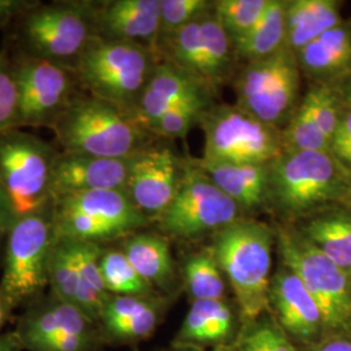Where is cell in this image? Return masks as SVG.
Returning a JSON list of instances; mask_svg holds the SVG:
<instances>
[{"label": "cell", "mask_w": 351, "mask_h": 351, "mask_svg": "<svg viewBox=\"0 0 351 351\" xmlns=\"http://www.w3.org/2000/svg\"><path fill=\"white\" fill-rule=\"evenodd\" d=\"M239 308L226 300L193 301L172 341L175 350H206L232 346L241 330Z\"/></svg>", "instance_id": "20"}, {"label": "cell", "mask_w": 351, "mask_h": 351, "mask_svg": "<svg viewBox=\"0 0 351 351\" xmlns=\"http://www.w3.org/2000/svg\"><path fill=\"white\" fill-rule=\"evenodd\" d=\"M302 104L307 108L316 125L320 128L332 145L345 107L339 86L314 84L306 93Z\"/></svg>", "instance_id": "35"}, {"label": "cell", "mask_w": 351, "mask_h": 351, "mask_svg": "<svg viewBox=\"0 0 351 351\" xmlns=\"http://www.w3.org/2000/svg\"><path fill=\"white\" fill-rule=\"evenodd\" d=\"M275 232L281 264L300 277L319 306L326 336L351 335L349 272L317 250L297 226H277Z\"/></svg>", "instance_id": "7"}, {"label": "cell", "mask_w": 351, "mask_h": 351, "mask_svg": "<svg viewBox=\"0 0 351 351\" xmlns=\"http://www.w3.org/2000/svg\"><path fill=\"white\" fill-rule=\"evenodd\" d=\"M204 108L206 101L177 104L152 125L150 132L165 138H182L188 134L193 124L198 121Z\"/></svg>", "instance_id": "38"}, {"label": "cell", "mask_w": 351, "mask_h": 351, "mask_svg": "<svg viewBox=\"0 0 351 351\" xmlns=\"http://www.w3.org/2000/svg\"><path fill=\"white\" fill-rule=\"evenodd\" d=\"M3 239H5V230L3 229V226H0V242Z\"/></svg>", "instance_id": "49"}, {"label": "cell", "mask_w": 351, "mask_h": 351, "mask_svg": "<svg viewBox=\"0 0 351 351\" xmlns=\"http://www.w3.org/2000/svg\"><path fill=\"white\" fill-rule=\"evenodd\" d=\"M295 55L301 72L314 84L339 86L351 75L350 20H342Z\"/></svg>", "instance_id": "22"}, {"label": "cell", "mask_w": 351, "mask_h": 351, "mask_svg": "<svg viewBox=\"0 0 351 351\" xmlns=\"http://www.w3.org/2000/svg\"><path fill=\"white\" fill-rule=\"evenodd\" d=\"M204 110L198 119L204 133L203 162L268 164L282 154L278 128L265 124L237 106Z\"/></svg>", "instance_id": "10"}, {"label": "cell", "mask_w": 351, "mask_h": 351, "mask_svg": "<svg viewBox=\"0 0 351 351\" xmlns=\"http://www.w3.org/2000/svg\"><path fill=\"white\" fill-rule=\"evenodd\" d=\"M287 3L285 0H269L258 23L243 36L232 40L239 58L251 63L285 47Z\"/></svg>", "instance_id": "28"}, {"label": "cell", "mask_w": 351, "mask_h": 351, "mask_svg": "<svg viewBox=\"0 0 351 351\" xmlns=\"http://www.w3.org/2000/svg\"><path fill=\"white\" fill-rule=\"evenodd\" d=\"M274 245L275 229L251 219H237L213 233L210 247L233 290L242 323L269 313Z\"/></svg>", "instance_id": "1"}, {"label": "cell", "mask_w": 351, "mask_h": 351, "mask_svg": "<svg viewBox=\"0 0 351 351\" xmlns=\"http://www.w3.org/2000/svg\"><path fill=\"white\" fill-rule=\"evenodd\" d=\"M13 310L10 307V304L5 301L1 290H0V335L4 332V328L7 323L12 317Z\"/></svg>", "instance_id": "45"}, {"label": "cell", "mask_w": 351, "mask_h": 351, "mask_svg": "<svg viewBox=\"0 0 351 351\" xmlns=\"http://www.w3.org/2000/svg\"><path fill=\"white\" fill-rule=\"evenodd\" d=\"M239 213V206L191 163L182 167L175 198L155 223L165 237L190 239L236 221Z\"/></svg>", "instance_id": "12"}, {"label": "cell", "mask_w": 351, "mask_h": 351, "mask_svg": "<svg viewBox=\"0 0 351 351\" xmlns=\"http://www.w3.org/2000/svg\"><path fill=\"white\" fill-rule=\"evenodd\" d=\"M12 71L19 97L16 128H51L75 98L78 81L66 65L21 53Z\"/></svg>", "instance_id": "13"}, {"label": "cell", "mask_w": 351, "mask_h": 351, "mask_svg": "<svg viewBox=\"0 0 351 351\" xmlns=\"http://www.w3.org/2000/svg\"><path fill=\"white\" fill-rule=\"evenodd\" d=\"M13 330L21 341L24 351L29 343L53 336H82L103 339L95 320L50 290L26 306Z\"/></svg>", "instance_id": "17"}, {"label": "cell", "mask_w": 351, "mask_h": 351, "mask_svg": "<svg viewBox=\"0 0 351 351\" xmlns=\"http://www.w3.org/2000/svg\"><path fill=\"white\" fill-rule=\"evenodd\" d=\"M301 351H351V335H330L326 336L311 346L300 349Z\"/></svg>", "instance_id": "42"}, {"label": "cell", "mask_w": 351, "mask_h": 351, "mask_svg": "<svg viewBox=\"0 0 351 351\" xmlns=\"http://www.w3.org/2000/svg\"><path fill=\"white\" fill-rule=\"evenodd\" d=\"M204 84L201 77L167 60L158 63L139 97L132 119L150 132L152 125L177 104L204 101Z\"/></svg>", "instance_id": "19"}, {"label": "cell", "mask_w": 351, "mask_h": 351, "mask_svg": "<svg viewBox=\"0 0 351 351\" xmlns=\"http://www.w3.org/2000/svg\"><path fill=\"white\" fill-rule=\"evenodd\" d=\"M202 50L199 77L206 82L220 80L230 62V37L219 24L213 12L202 16Z\"/></svg>", "instance_id": "32"}, {"label": "cell", "mask_w": 351, "mask_h": 351, "mask_svg": "<svg viewBox=\"0 0 351 351\" xmlns=\"http://www.w3.org/2000/svg\"><path fill=\"white\" fill-rule=\"evenodd\" d=\"M297 229L339 268L351 269V210L330 206L307 216Z\"/></svg>", "instance_id": "25"}, {"label": "cell", "mask_w": 351, "mask_h": 351, "mask_svg": "<svg viewBox=\"0 0 351 351\" xmlns=\"http://www.w3.org/2000/svg\"><path fill=\"white\" fill-rule=\"evenodd\" d=\"M52 221L56 239L98 245L125 239L152 223L121 190L56 197L52 201Z\"/></svg>", "instance_id": "6"}, {"label": "cell", "mask_w": 351, "mask_h": 351, "mask_svg": "<svg viewBox=\"0 0 351 351\" xmlns=\"http://www.w3.org/2000/svg\"><path fill=\"white\" fill-rule=\"evenodd\" d=\"M269 313L300 349L326 337V326L319 306L300 277L284 264L272 276Z\"/></svg>", "instance_id": "15"}, {"label": "cell", "mask_w": 351, "mask_h": 351, "mask_svg": "<svg viewBox=\"0 0 351 351\" xmlns=\"http://www.w3.org/2000/svg\"><path fill=\"white\" fill-rule=\"evenodd\" d=\"M268 3L269 0H220L213 3V14L234 40L258 23Z\"/></svg>", "instance_id": "36"}, {"label": "cell", "mask_w": 351, "mask_h": 351, "mask_svg": "<svg viewBox=\"0 0 351 351\" xmlns=\"http://www.w3.org/2000/svg\"><path fill=\"white\" fill-rule=\"evenodd\" d=\"M17 107L19 97L12 62L7 51H0V132L16 128Z\"/></svg>", "instance_id": "39"}, {"label": "cell", "mask_w": 351, "mask_h": 351, "mask_svg": "<svg viewBox=\"0 0 351 351\" xmlns=\"http://www.w3.org/2000/svg\"><path fill=\"white\" fill-rule=\"evenodd\" d=\"M155 65L154 52L146 46L95 37L72 69L91 97L111 103L132 117Z\"/></svg>", "instance_id": "4"}, {"label": "cell", "mask_w": 351, "mask_h": 351, "mask_svg": "<svg viewBox=\"0 0 351 351\" xmlns=\"http://www.w3.org/2000/svg\"><path fill=\"white\" fill-rule=\"evenodd\" d=\"M16 220H17V217L13 213L11 202L8 199L7 193L0 181V226H3V229L5 230V234L11 229V226L14 224Z\"/></svg>", "instance_id": "43"}, {"label": "cell", "mask_w": 351, "mask_h": 351, "mask_svg": "<svg viewBox=\"0 0 351 351\" xmlns=\"http://www.w3.org/2000/svg\"><path fill=\"white\" fill-rule=\"evenodd\" d=\"M64 152L125 159L146 146L145 129L128 113L94 97H75L52 124Z\"/></svg>", "instance_id": "3"}, {"label": "cell", "mask_w": 351, "mask_h": 351, "mask_svg": "<svg viewBox=\"0 0 351 351\" xmlns=\"http://www.w3.org/2000/svg\"><path fill=\"white\" fill-rule=\"evenodd\" d=\"M14 26L24 55L73 68L88 43L98 37L97 3H38Z\"/></svg>", "instance_id": "5"}, {"label": "cell", "mask_w": 351, "mask_h": 351, "mask_svg": "<svg viewBox=\"0 0 351 351\" xmlns=\"http://www.w3.org/2000/svg\"><path fill=\"white\" fill-rule=\"evenodd\" d=\"M37 4L32 0H0V30L14 25Z\"/></svg>", "instance_id": "41"}, {"label": "cell", "mask_w": 351, "mask_h": 351, "mask_svg": "<svg viewBox=\"0 0 351 351\" xmlns=\"http://www.w3.org/2000/svg\"><path fill=\"white\" fill-rule=\"evenodd\" d=\"M349 281H350V291H351V269L349 271Z\"/></svg>", "instance_id": "50"}, {"label": "cell", "mask_w": 351, "mask_h": 351, "mask_svg": "<svg viewBox=\"0 0 351 351\" xmlns=\"http://www.w3.org/2000/svg\"><path fill=\"white\" fill-rule=\"evenodd\" d=\"M119 247L154 290L173 297L177 274L168 237L156 232L139 230L120 239Z\"/></svg>", "instance_id": "23"}, {"label": "cell", "mask_w": 351, "mask_h": 351, "mask_svg": "<svg viewBox=\"0 0 351 351\" xmlns=\"http://www.w3.org/2000/svg\"><path fill=\"white\" fill-rule=\"evenodd\" d=\"M58 154L20 128L0 132V181L17 219L50 208Z\"/></svg>", "instance_id": "9"}, {"label": "cell", "mask_w": 351, "mask_h": 351, "mask_svg": "<svg viewBox=\"0 0 351 351\" xmlns=\"http://www.w3.org/2000/svg\"><path fill=\"white\" fill-rule=\"evenodd\" d=\"M0 351H24L21 341L13 329L4 330L0 335Z\"/></svg>", "instance_id": "44"}, {"label": "cell", "mask_w": 351, "mask_h": 351, "mask_svg": "<svg viewBox=\"0 0 351 351\" xmlns=\"http://www.w3.org/2000/svg\"><path fill=\"white\" fill-rule=\"evenodd\" d=\"M201 19L160 39L156 45H162V49L167 55V62L198 77L203 50Z\"/></svg>", "instance_id": "33"}, {"label": "cell", "mask_w": 351, "mask_h": 351, "mask_svg": "<svg viewBox=\"0 0 351 351\" xmlns=\"http://www.w3.org/2000/svg\"><path fill=\"white\" fill-rule=\"evenodd\" d=\"M213 184L242 210H254L268 203V164L193 162Z\"/></svg>", "instance_id": "24"}, {"label": "cell", "mask_w": 351, "mask_h": 351, "mask_svg": "<svg viewBox=\"0 0 351 351\" xmlns=\"http://www.w3.org/2000/svg\"><path fill=\"white\" fill-rule=\"evenodd\" d=\"M281 147L282 152H330V141L316 125L302 101L281 130Z\"/></svg>", "instance_id": "34"}, {"label": "cell", "mask_w": 351, "mask_h": 351, "mask_svg": "<svg viewBox=\"0 0 351 351\" xmlns=\"http://www.w3.org/2000/svg\"><path fill=\"white\" fill-rule=\"evenodd\" d=\"M350 178L330 152H282L268 163V203L284 217L302 219L341 204Z\"/></svg>", "instance_id": "2"}, {"label": "cell", "mask_w": 351, "mask_h": 351, "mask_svg": "<svg viewBox=\"0 0 351 351\" xmlns=\"http://www.w3.org/2000/svg\"><path fill=\"white\" fill-rule=\"evenodd\" d=\"M342 101L345 103V106L351 107V75L349 78H346L339 86Z\"/></svg>", "instance_id": "46"}, {"label": "cell", "mask_w": 351, "mask_h": 351, "mask_svg": "<svg viewBox=\"0 0 351 351\" xmlns=\"http://www.w3.org/2000/svg\"><path fill=\"white\" fill-rule=\"evenodd\" d=\"M330 154L351 172V107L345 106L339 128L332 139Z\"/></svg>", "instance_id": "40"}, {"label": "cell", "mask_w": 351, "mask_h": 351, "mask_svg": "<svg viewBox=\"0 0 351 351\" xmlns=\"http://www.w3.org/2000/svg\"><path fill=\"white\" fill-rule=\"evenodd\" d=\"M234 345V343H233ZM224 346V348H217V349H211V350H165V351H234V346Z\"/></svg>", "instance_id": "48"}, {"label": "cell", "mask_w": 351, "mask_h": 351, "mask_svg": "<svg viewBox=\"0 0 351 351\" xmlns=\"http://www.w3.org/2000/svg\"><path fill=\"white\" fill-rule=\"evenodd\" d=\"M162 351H165V350H162Z\"/></svg>", "instance_id": "51"}, {"label": "cell", "mask_w": 351, "mask_h": 351, "mask_svg": "<svg viewBox=\"0 0 351 351\" xmlns=\"http://www.w3.org/2000/svg\"><path fill=\"white\" fill-rule=\"evenodd\" d=\"M173 297L110 295L98 326L106 345L133 346L151 339L163 323Z\"/></svg>", "instance_id": "16"}, {"label": "cell", "mask_w": 351, "mask_h": 351, "mask_svg": "<svg viewBox=\"0 0 351 351\" xmlns=\"http://www.w3.org/2000/svg\"><path fill=\"white\" fill-rule=\"evenodd\" d=\"M213 4L207 0H160L159 40L201 19L213 8Z\"/></svg>", "instance_id": "37"}, {"label": "cell", "mask_w": 351, "mask_h": 351, "mask_svg": "<svg viewBox=\"0 0 351 351\" xmlns=\"http://www.w3.org/2000/svg\"><path fill=\"white\" fill-rule=\"evenodd\" d=\"M343 1L291 0L287 3L285 46L297 53L329 29L339 25Z\"/></svg>", "instance_id": "27"}, {"label": "cell", "mask_w": 351, "mask_h": 351, "mask_svg": "<svg viewBox=\"0 0 351 351\" xmlns=\"http://www.w3.org/2000/svg\"><path fill=\"white\" fill-rule=\"evenodd\" d=\"M130 158L112 159L59 152L52 173V197L97 190L125 191Z\"/></svg>", "instance_id": "18"}, {"label": "cell", "mask_w": 351, "mask_h": 351, "mask_svg": "<svg viewBox=\"0 0 351 351\" xmlns=\"http://www.w3.org/2000/svg\"><path fill=\"white\" fill-rule=\"evenodd\" d=\"M56 241L50 208L20 217L4 239L0 290L13 311L49 288V263Z\"/></svg>", "instance_id": "8"}, {"label": "cell", "mask_w": 351, "mask_h": 351, "mask_svg": "<svg viewBox=\"0 0 351 351\" xmlns=\"http://www.w3.org/2000/svg\"><path fill=\"white\" fill-rule=\"evenodd\" d=\"M300 88L297 55L285 46L268 58L247 63L234 85L236 106L265 124L280 128L297 110Z\"/></svg>", "instance_id": "11"}, {"label": "cell", "mask_w": 351, "mask_h": 351, "mask_svg": "<svg viewBox=\"0 0 351 351\" xmlns=\"http://www.w3.org/2000/svg\"><path fill=\"white\" fill-rule=\"evenodd\" d=\"M181 172L173 151L165 146H147L132 156L126 195L154 223L173 201Z\"/></svg>", "instance_id": "14"}, {"label": "cell", "mask_w": 351, "mask_h": 351, "mask_svg": "<svg viewBox=\"0 0 351 351\" xmlns=\"http://www.w3.org/2000/svg\"><path fill=\"white\" fill-rule=\"evenodd\" d=\"M160 0H113L97 4L98 37L154 49L159 40Z\"/></svg>", "instance_id": "21"}, {"label": "cell", "mask_w": 351, "mask_h": 351, "mask_svg": "<svg viewBox=\"0 0 351 351\" xmlns=\"http://www.w3.org/2000/svg\"><path fill=\"white\" fill-rule=\"evenodd\" d=\"M182 278L191 302L226 300V277L211 247L189 256L182 265Z\"/></svg>", "instance_id": "29"}, {"label": "cell", "mask_w": 351, "mask_h": 351, "mask_svg": "<svg viewBox=\"0 0 351 351\" xmlns=\"http://www.w3.org/2000/svg\"><path fill=\"white\" fill-rule=\"evenodd\" d=\"M99 267L104 288L111 295L151 297L159 294L141 277L119 246L108 247L104 245L101 247Z\"/></svg>", "instance_id": "30"}, {"label": "cell", "mask_w": 351, "mask_h": 351, "mask_svg": "<svg viewBox=\"0 0 351 351\" xmlns=\"http://www.w3.org/2000/svg\"><path fill=\"white\" fill-rule=\"evenodd\" d=\"M341 204L346 206L348 208H350L351 210V178L350 184H349V188H348V193H346V195H345V198H343V201H342Z\"/></svg>", "instance_id": "47"}, {"label": "cell", "mask_w": 351, "mask_h": 351, "mask_svg": "<svg viewBox=\"0 0 351 351\" xmlns=\"http://www.w3.org/2000/svg\"><path fill=\"white\" fill-rule=\"evenodd\" d=\"M234 351H301L271 313L242 323Z\"/></svg>", "instance_id": "31"}, {"label": "cell", "mask_w": 351, "mask_h": 351, "mask_svg": "<svg viewBox=\"0 0 351 351\" xmlns=\"http://www.w3.org/2000/svg\"><path fill=\"white\" fill-rule=\"evenodd\" d=\"M49 288L64 301L75 304L98 323L103 306L101 298L84 280L64 239L55 241L49 263Z\"/></svg>", "instance_id": "26"}]
</instances>
